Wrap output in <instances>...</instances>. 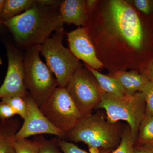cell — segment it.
<instances>
[{"label":"cell","mask_w":153,"mask_h":153,"mask_svg":"<svg viewBox=\"0 0 153 153\" xmlns=\"http://www.w3.org/2000/svg\"><path fill=\"white\" fill-rule=\"evenodd\" d=\"M2 23L18 45L26 49L40 46L52 32L63 27L59 7L41 5L36 1L29 10Z\"/></svg>","instance_id":"cell-1"},{"label":"cell","mask_w":153,"mask_h":153,"mask_svg":"<svg viewBox=\"0 0 153 153\" xmlns=\"http://www.w3.org/2000/svg\"><path fill=\"white\" fill-rule=\"evenodd\" d=\"M124 128L119 122H110L98 111L84 117L66 134V138L71 142L84 143L90 152L114 150L120 144Z\"/></svg>","instance_id":"cell-2"},{"label":"cell","mask_w":153,"mask_h":153,"mask_svg":"<svg viewBox=\"0 0 153 153\" xmlns=\"http://www.w3.org/2000/svg\"><path fill=\"white\" fill-rule=\"evenodd\" d=\"M40 46L26 49L23 55L24 83L29 95L40 108L58 87L55 76L40 57Z\"/></svg>","instance_id":"cell-3"},{"label":"cell","mask_w":153,"mask_h":153,"mask_svg":"<svg viewBox=\"0 0 153 153\" xmlns=\"http://www.w3.org/2000/svg\"><path fill=\"white\" fill-rule=\"evenodd\" d=\"M97 108L105 111L107 119L110 122L115 123L120 120L127 122L134 145L146 113V101L142 92L117 96L103 92Z\"/></svg>","instance_id":"cell-4"},{"label":"cell","mask_w":153,"mask_h":153,"mask_svg":"<svg viewBox=\"0 0 153 153\" xmlns=\"http://www.w3.org/2000/svg\"><path fill=\"white\" fill-rule=\"evenodd\" d=\"M64 34L63 27L40 46V53L45 58L46 64L57 79L58 87H66L75 72L82 67L70 49L63 46Z\"/></svg>","instance_id":"cell-5"},{"label":"cell","mask_w":153,"mask_h":153,"mask_svg":"<svg viewBox=\"0 0 153 153\" xmlns=\"http://www.w3.org/2000/svg\"><path fill=\"white\" fill-rule=\"evenodd\" d=\"M40 108L49 121L66 135L84 118L66 87H57Z\"/></svg>","instance_id":"cell-6"},{"label":"cell","mask_w":153,"mask_h":153,"mask_svg":"<svg viewBox=\"0 0 153 153\" xmlns=\"http://www.w3.org/2000/svg\"><path fill=\"white\" fill-rule=\"evenodd\" d=\"M66 88L84 117L97 108L103 92L92 73L82 67L75 72Z\"/></svg>","instance_id":"cell-7"},{"label":"cell","mask_w":153,"mask_h":153,"mask_svg":"<svg viewBox=\"0 0 153 153\" xmlns=\"http://www.w3.org/2000/svg\"><path fill=\"white\" fill-rule=\"evenodd\" d=\"M109 10L113 24L120 36L130 46L139 49L142 44L143 31L135 10L120 0L110 1Z\"/></svg>","instance_id":"cell-8"},{"label":"cell","mask_w":153,"mask_h":153,"mask_svg":"<svg viewBox=\"0 0 153 153\" xmlns=\"http://www.w3.org/2000/svg\"><path fill=\"white\" fill-rule=\"evenodd\" d=\"M8 65L5 78L0 87V99L8 97L20 96L25 98L29 95L24 83L23 55L11 44L6 46Z\"/></svg>","instance_id":"cell-9"},{"label":"cell","mask_w":153,"mask_h":153,"mask_svg":"<svg viewBox=\"0 0 153 153\" xmlns=\"http://www.w3.org/2000/svg\"><path fill=\"white\" fill-rule=\"evenodd\" d=\"M24 99L27 106V115L16 134L15 140L27 138L32 136L44 134L54 135L61 140L66 139V134L49 121L30 95Z\"/></svg>","instance_id":"cell-10"},{"label":"cell","mask_w":153,"mask_h":153,"mask_svg":"<svg viewBox=\"0 0 153 153\" xmlns=\"http://www.w3.org/2000/svg\"><path fill=\"white\" fill-rule=\"evenodd\" d=\"M69 49L78 60H82L94 69L101 68L102 63L97 58L87 30L79 27L67 34Z\"/></svg>","instance_id":"cell-11"},{"label":"cell","mask_w":153,"mask_h":153,"mask_svg":"<svg viewBox=\"0 0 153 153\" xmlns=\"http://www.w3.org/2000/svg\"><path fill=\"white\" fill-rule=\"evenodd\" d=\"M61 22L76 26H85L88 19L86 9V1L65 0L59 6Z\"/></svg>","instance_id":"cell-12"},{"label":"cell","mask_w":153,"mask_h":153,"mask_svg":"<svg viewBox=\"0 0 153 153\" xmlns=\"http://www.w3.org/2000/svg\"><path fill=\"white\" fill-rule=\"evenodd\" d=\"M112 76L118 81L128 94L142 92L149 79L144 74L135 71H117Z\"/></svg>","instance_id":"cell-13"},{"label":"cell","mask_w":153,"mask_h":153,"mask_svg":"<svg viewBox=\"0 0 153 153\" xmlns=\"http://www.w3.org/2000/svg\"><path fill=\"white\" fill-rule=\"evenodd\" d=\"M21 126L17 118L0 120V153H16L13 142Z\"/></svg>","instance_id":"cell-14"},{"label":"cell","mask_w":153,"mask_h":153,"mask_svg":"<svg viewBox=\"0 0 153 153\" xmlns=\"http://www.w3.org/2000/svg\"><path fill=\"white\" fill-rule=\"evenodd\" d=\"M85 66L94 76L103 92L117 96L128 94L122 85L114 77L102 74L86 64Z\"/></svg>","instance_id":"cell-15"},{"label":"cell","mask_w":153,"mask_h":153,"mask_svg":"<svg viewBox=\"0 0 153 153\" xmlns=\"http://www.w3.org/2000/svg\"><path fill=\"white\" fill-rule=\"evenodd\" d=\"M36 3V0H5L1 20L4 22L29 10Z\"/></svg>","instance_id":"cell-16"},{"label":"cell","mask_w":153,"mask_h":153,"mask_svg":"<svg viewBox=\"0 0 153 153\" xmlns=\"http://www.w3.org/2000/svg\"><path fill=\"white\" fill-rule=\"evenodd\" d=\"M134 146H153V115L144 118Z\"/></svg>","instance_id":"cell-17"},{"label":"cell","mask_w":153,"mask_h":153,"mask_svg":"<svg viewBox=\"0 0 153 153\" xmlns=\"http://www.w3.org/2000/svg\"><path fill=\"white\" fill-rule=\"evenodd\" d=\"M40 144L36 137L33 140L27 138L15 140L13 147L16 153H39Z\"/></svg>","instance_id":"cell-18"},{"label":"cell","mask_w":153,"mask_h":153,"mask_svg":"<svg viewBox=\"0 0 153 153\" xmlns=\"http://www.w3.org/2000/svg\"><path fill=\"white\" fill-rule=\"evenodd\" d=\"M1 101L9 105L13 108L16 114L25 120L27 115V103L24 98L20 96L8 97L2 98Z\"/></svg>","instance_id":"cell-19"},{"label":"cell","mask_w":153,"mask_h":153,"mask_svg":"<svg viewBox=\"0 0 153 153\" xmlns=\"http://www.w3.org/2000/svg\"><path fill=\"white\" fill-rule=\"evenodd\" d=\"M36 137L41 144L39 153H63L59 143L60 139L58 137L48 140L40 135Z\"/></svg>","instance_id":"cell-20"},{"label":"cell","mask_w":153,"mask_h":153,"mask_svg":"<svg viewBox=\"0 0 153 153\" xmlns=\"http://www.w3.org/2000/svg\"><path fill=\"white\" fill-rule=\"evenodd\" d=\"M112 153H134V143L128 126L125 127L120 144Z\"/></svg>","instance_id":"cell-21"},{"label":"cell","mask_w":153,"mask_h":153,"mask_svg":"<svg viewBox=\"0 0 153 153\" xmlns=\"http://www.w3.org/2000/svg\"><path fill=\"white\" fill-rule=\"evenodd\" d=\"M146 103L145 117L153 115V80H150L142 91Z\"/></svg>","instance_id":"cell-22"},{"label":"cell","mask_w":153,"mask_h":153,"mask_svg":"<svg viewBox=\"0 0 153 153\" xmlns=\"http://www.w3.org/2000/svg\"><path fill=\"white\" fill-rule=\"evenodd\" d=\"M59 143L60 149L63 153H112L114 151L113 150H105L88 153L81 149L74 144L68 142L64 140L60 139Z\"/></svg>","instance_id":"cell-23"},{"label":"cell","mask_w":153,"mask_h":153,"mask_svg":"<svg viewBox=\"0 0 153 153\" xmlns=\"http://www.w3.org/2000/svg\"><path fill=\"white\" fill-rule=\"evenodd\" d=\"M16 114V112L9 105L0 102V120L10 119Z\"/></svg>","instance_id":"cell-24"},{"label":"cell","mask_w":153,"mask_h":153,"mask_svg":"<svg viewBox=\"0 0 153 153\" xmlns=\"http://www.w3.org/2000/svg\"><path fill=\"white\" fill-rule=\"evenodd\" d=\"M134 4L137 8L145 14L150 13L152 10V4L148 0H135Z\"/></svg>","instance_id":"cell-25"},{"label":"cell","mask_w":153,"mask_h":153,"mask_svg":"<svg viewBox=\"0 0 153 153\" xmlns=\"http://www.w3.org/2000/svg\"><path fill=\"white\" fill-rule=\"evenodd\" d=\"M134 153H153V146H134Z\"/></svg>","instance_id":"cell-26"},{"label":"cell","mask_w":153,"mask_h":153,"mask_svg":"<svg viewBox=\"0 0 153 153\" xmlns=\"http://www.w3.org/2000/svg\"><path fill=\"white\" fill-rule=\"evenodd\" d=\"M36 3L41 5L59 7L61 1L57 0H36Z\"/></svg>","instance_id":"cell-27"},{"label":"cell","mask_w":153,"mask_h":153,"mask_svg":"<svg viewBox=\"0 0 153 153\" xmlns=\"http://www.w3.org/2000/svg\"><path fill=\"white\" fill-rule=\"evenodd\" d=\"M144 74L149 80H153V60L148 64Z\"/></svg>","instance_id":"cell-28"},{"label":"cell","mask_w":153,"mask_h":153,"mask_svg":"<svg viewBox=\"0 0 153 153\" xmlns=\"http://www.w3.org/2000/svg\"><path fill=\"white\" fill-rule=\"evenodd\" d=\"M96 1H86V9L88 13H90L94 7Z\"/></svg>","instance_id":"cell-29"},{"label":"cell","mask_w":153,"mask_h":153,"mask_svg":"<svg viewBox=\"0 0 153 153\" xmlns=\"http://www.w3.org/2000/svg\"><path fill=\"white\" fill-rule=\"evenodd\" d=\"M4 2V0H0V21H1V16L2 13Z\"/></svg>","instance_id":"cell-30"},{"label":"cell","mask_w":153,"mask_h":153,"mask_svg":"<svg viewBox=\"0 0 153 153\" xmlns=\"http://www.w3.org/2000/svg\"><path fill=\"white\" fill-rule=\"evenodd\" d=\"M2 58H1V57H0V66H1V65L2 64Z\"/></svg>","instance_id":"cell-31"},{"label":"cell","mask_w":153,"mask_h":153,"mask_svg":"<svg viewBox=\"0 0 153 153\" xmlns=\"http://www.w3.org/2000/svg\"><path fill=\"white\" fill-rule=\"evenodd\" d=\"M3 25L2 22L1 21H0V28L1 27V26Z\"/></svg>","instance_id":"cell-32"}]
</instances>
